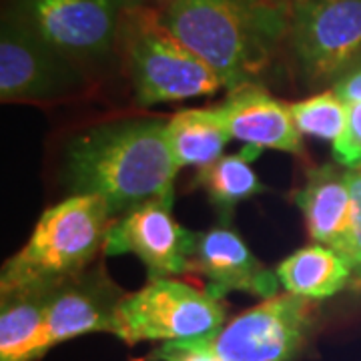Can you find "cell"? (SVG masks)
<instances>
[{"label":"cell","instance_id":"6da1fadb","mask_svg":"<svg viewBox=\"0 0 361 361\" xmlns=\"http://www.w3.org/2000/svg\"><path fill=\"white\" fill-rule=\"evenodd\" d=\"M177 171L167 121L155 116L101 123L66 142L68 189L103 197L115 219L142 203L173 199Z\"/></svg>","mask_w":361,"mask_h":361},{"label":"cell","instance_id":"7a4b0ae2","mask_svg":"<svg viewBox=\"0 0 361 361\" xmlns=\"http://www.w3.org/2000/svg\"><path fill=\"white\" fill-rule=\"evenodd\" d=\"M289 8L273 0H169L161 20L233 90L259 82L281 54Z\"/></svg>","mask_w":361,"mask_h":361},{"label":"cell","instance_id":"3957f363","mask_svg":"<svg viewBox=\"0 0 361 361\" xmlns=\"http://www.w3.org/2000/svg\"><path fill=\"white\" fill-rule=\"evenodd\" d=\"M115 217L99 195H71L49 207L0 275V293L52 289L89 269L103 251Z\"/></svg>","mask_w":361,"mask_h":361},{"label":"cell","instance_id":"277c9868","mask_svg":"<svg viewBox=\"0 0 361 361\" xmlns=\"http://www.w3.org/2000/svg\"><path fill=\"white\" fill-rule=\"evenodd\" d=\"M121 59L142 106L209 97L225 89L219 77L161 20V13L133 4L125 16Z\"/></svg>","mask_w":361,"mask_h":361},{"label":"cell","instance_id":"5b68a950","mask_svg":"<svg viewBox=\"0 0 361 361\" xmlns=\"http://www.w3.org/2000/svg\"><path fill=\"white\" fill-rule=\"evenodd\" d=\"M283 51L305 87H334L361 61V0H295Z\"/></svg>","mask_w":361,"mask_h":361},{"label":"cell","instance_id":"8992f818","mask_svg":"<svg viewBox=\"0 0 361 361\" xmlns=\"http://www.w3.org/2000/svg\"><path fill=\"white\" fill-rule=\"evenodd\" d=\"M223 323V299L207 289L159 277L149 279L141 291L123 297L116 310L115 337L127 345L215 337Z\"/></svg>","mask_w":361,"mask_h":361},{"label":"cell","instance_id":"52a82bcc","mask_svg":"<svg viewBox=\"0 0 361 361\" xmlns=\"http://www.w3.org/2000/svg\"><path fill=\"white\" fill-rule=\"evenodd\" d=\"M90 73L6 8L0 25L2 103H59L85 94Z\"/></svg>","mask_w":361,"mask_h":361},{"label":"cell","instance_id":"ba28073f","mask_svg":"<svg viewBox=\"0 0 361 361\" xmlns=\"http://www.w3.org/2000/svg\"><path fill=\"white\" fill-rule=\"evenodd\" d=\"M133 0H11L37 35L90 71L121 56L125 16Z\"/></svg>","mask_w":361,"mask_h":361},{"label":"cell","instance_id":"9c48e42d","mask_svg":"<svg viewBox=\"0 0 361 361\" xmlns=\"http://www.w3.org/2000/svg\"><path fill=\"white\" fill-rule=\"evenodd\" d=\"M313 323L311 299L283 293L263 299L215 336L221 361H289Z\"/></svg>","mask_w":361,"mask_h":361},{"label":"cell","instance_id":"30bf717a","mask_svg":"<svg viewBox=\"0 0 361 361\" xmlns=\"http://www.w3.org/2000/svg\"><path fill=\"white\" fill-rule=\"evenodd\" d=\"M171 207L173 199H155L121 215L106 235L104 255L139 257L151 279L189 273L197 233L180 227Z\"/></svg>","mask_w":361,"mask_h":361},{"label":"cell","instance_id":"8fae6325","mask_svg":"<svg viewBox=\"0 0 361 361\" xmlns=\"http://www.w3.org/2000/svg\"><path fill=\"white\" fill-rule=\"evenodd\" d=\"M191 271L203 277L207 291L219 299L231 291L269 299L277 295L279 287L277 273L251 253L227 221H221V225L209 231L197 233Z\"/></svg>","mask_w":361,"mask_h":361},{"label":"cell","instance_id":"7c38bea8","mask_svg":"<svg viewBox=\"0 0 361 361\" xmlns=\"http://www.w3.org/2000/svg\"><path fill=\"white\" fill-rule=\"evenodd\" d=\"M125 293L103 267L85 271L65 283L52 287L47 310L49 349L87 334H113L118 303Z\"/></svg>","mask_w":361,"mask_h":361},{"label":"cell","instance_id":"4fadbf2b","mask_svg":"<svg viewBox=\"0 0 361 361\" xmlns=\"http://www.w3.org/2000/svg\"><path fill=\"white\" fill-rule=\"evenodd\" d=\"M231 139L291 155H305L303 135L297 129L289 104L277 101L261 82H247L229 90L217 104Z\"/></svg>","mask_w":361,"mask_h":361},{"label":"cell","instance_id":"5bb4252c","mask_svg":"<svg viewBox=\"0 0 361 361\" xmlns=\"http://www.w3.org/2000/svg\"><path fill=\"white\" fill-rule=\"evenodd\" d=\"M295 205L303 213L311 239L341 255L353 211L348 169L337 165L311 169L305 185L295 193Z\"/></svg>","mask_w":361,"mask_h":361},{"label":"cell","instance_id":"9a60e30c","mask_svg":"<svg viewBox=\"0 0 361 361\" xmlns=\"http://www.w3.org/2000/svg\"><path fill=\"white\" fill-rule=\"evenodd\" d=\"M52 289H23L2 293L0 361H35L47 345V310Z\"/></svg>","mask_w":361,"mask_h":361},{"label":"cell","instance_id":"2e32d148","mask_svg":"<svg viewBox=\"0 0 361 361\" xmlns=\"http://www.w3.org/2000/svg\"><path fill=\"white\" fill-rule=\"evenodd\" d=\"M275 273L287 293L305 299H325L351 285L348 259L327 245L297 249L275 267Z\"/></svg>","mask_w":361,"mask_h":361},{"label":"cell","instance_id":"e0dca14e","mask_svg":"<svg viewBox=\"0 0 361 361\" xmlns=\"http://www.w3.org/2000/svg\"><path fill=\"white\" fill-rule=\"evenodd\" d=\"M167 139L179 169H203L223 157L231 135L225 116L215 104L211 109H185L175 113L167 121Z\"/></svg>","mask_w":361,"mask_h":361},{"label":"cell","instance_id":"ac0fdd59","mask_svg":"<svg viewBox=\"0 0 361 361\" xmlns=\"http://www.w3.org/2000/svg\"><path fill=\"white\" fill-rule=\"evenodd\" d=\"M261 149L245 145L239 153L223 155L215 163L199 169L197 185L205 191L211 205L219 211L223 221H229L235 207L255 195L265 193V185L251 169V161Z\"/></svg>","mask_w":361,"mask_h":361},{"label":"cell","instance_id":"d6986e66","mask_svg":"<svg viewBox=\"0 0 361 361\" xmlns=\"http://www.w3.org/2000/svg\"><path fill=\"white\" fill-rule=\"evenodd\" d=\"M291 116L301 135H311L322 141L336 142L348 123V103L334 90H323L305 101L289 104Z\"/></svg>","mask_w":361,"mask_h":361},{"label":"cell","instance_id":"ffe728a7","mask_svg":"<svg viewBox=\"0 0 361 361\" xmlns=\"http://www.w3.org/2000/svg\"><path fill=\"white\" fill-rule=\"evenodd\" d=\"M348 180L353 199V211H351L348 241L341 251V257L348 259L351 267V285L361 289V167L348 169Z\"/></svg>","mask_w":361,"mask_h":361},{"label":"cell","instance_id":"44dd1931","mask_svg":"<svg viewBox=\"0 0 361 361\" xmlns=\"http://www.w3.org/2000/svg\"><path fill=\"white\" fill-rule=\"evenodd\" d=\"M151 361H221L215 351V337L165 341L149 355Z\"/></svg>","mask_w":361,"mask_h":361},{"label":"cell","instance_id":"7402d4cb","mask_svg":"<svg viewBox=\"0 0 361 361\" xmlns=\"http://www.w3.org/2000/svg\"><path fill=\"white\" fill-rule=\"evenodd\" d=\"M334 159L339 167H361V103H348V123L334 142Z\"/></svg>","mask_w":361,"mask_h":361},{"label":"cell","instance_id":"603a6c76","mask_svg":"<svg viewBox=\"0 0 361 361\" xmlns=\"http://www.w3.org/2000/svg\"><path fill=\"white\" fill-rule=\"evenodd\" d=\"M331 90L345 103H361V61L355 66H351L331 87Z\"/></svg>","mask_w":361,"mask_h":361},{"label":"cell","instance_id":"cb8c5ba5","mask_svg":"<svg viewBox=\"0 0 361 361\" xmlns=\"http://www.w3.org/2000/svg\"><path fill=\"white\" fill-rule=\"evenodd\" d=\"M273 2H277V4H283V6H291L295 0H273Z\"/></svg>","mask_w":361,"mask_h":361}]
</instances>
